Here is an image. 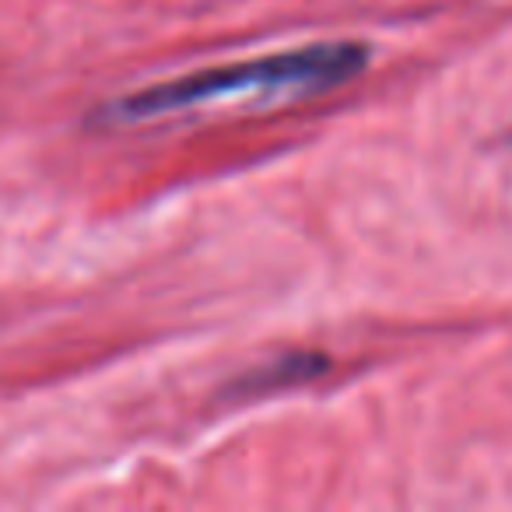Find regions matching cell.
<instances>
[{"instance_id":"1","label":"cell","mask_w":512,"mask_h":512,"mask_svg":"<svg viewBox=\"0 0 512 512\" xmlns=\"http://www.w3.org/2000/svg\"><path fill=\"white\" fill-rule=\"evenodd\" d=\"M369 64L362 43H309L299 50L267 53L232 67H207L176 81L148 85L99 109L106 123H148L158 116L214 106V102L249 99V95H323L355 81Z\"/></svg>"},{"instance_id":"2","label":"cell","mask_w":512,"mask_h":512,"mask_svg":"<svg viewBox=\"0 0 512 512\" xmlns=\"http://www.w3.org/2000/svg\"><path fill=\"white\" fill-rule=\"evenodd\" d=\"M327 358L313 355V351H288V355L274 358V362L260 365L249 376H242L239 383L232 386V393H242V397H264V393L274 390H288V386H302L309 379L323 376L327 372Z\"/></svg>"}]
</instances>
